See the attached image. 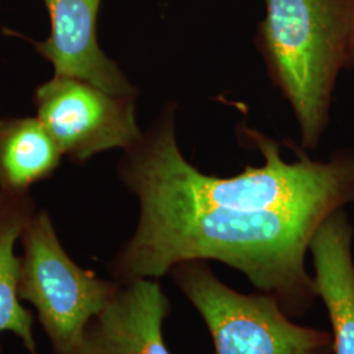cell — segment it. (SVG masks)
Masks as SVG:
<instances>
[{"mask_svg": "<svg viewBox=\"0 0 354 354\" xmlns=\"http://www.w3.org/2000/svg\"><path fill=\"white\" fill-rule=\"evenodd\" d=\"M37 212L30 192L0 190V354L1 335L12 333L28 354L38 353L35 337L36 317L17 295L20 256L15 252L30 218Z\"/></svg>", "mask_w": 354, "mask_h": 354, "instance_id": "9", "label": "cell"}, {"mask_svg": "<svg viewBox=\"0 0 354 354\" xmlns=\"http://www.w3.org/2000/svg\"><path fill=\"white\" fill-rule=\"evenodd\" d=\"M44 4L50 35L44 41H28L51 64L54 75L77 77L113 95L138 96L137 87L100 48L97 17L102 0H44Z\"/></svg>", "mask_w": 354, "mask_h": 354, "instance_id": "6", "label": "cell"}, {"mask_svg": "<svg viewBox=\"0 0 354 354\" xmlns=\"http://www.w3.org/2000/svg\"><path fill=\"white\" fill-rule=\"evenodd\" d=\"M172 304L159 279L121 283L83 330L73 354H172L163 336Z\"/></svg>", "mask_w": 354, "mask_h": 354, "instance_id": "7", "label": "cell"}, {"mask_svg": "<svg viewBox=\"0 0 354 354\" xmlns=\"http://www.w3.org/2000/svg\"><path fill=\"white\" fill-rule=\"evenodd\" d=\"M175 117L176 105L165 104L117 165L140 213L108 264L111 279H160L180 263L212 260L243 273L289 317H304L317 298L306 254L329 215L354 205L353 150L328 160L299 151L286 162L276 140L243 127L264 165L235 176L206 175L180 151Z\"/></svg>", "mask_w": 354, "mask_h": 354, "instance_id": "1", "label": "cell"}, {"mask_svg": "<svg viewBox=\"0 0 354 354\" xmlns=\"http://www.w3.org/2000/svg\"><path fill=\"white\" fill-rule=\"evenodd\" d=\"M168 276L203 319L215 354H333L330 332L295 323L266 292L228 286L205 260L180 263Z\"/></svg>", "mask_w": 354, "mask_h": 354, "instance_id": "3", "label": "cell"}, {"mask_svg": "<svg viewBox=\"0 0 354 354\" xmlns=\"http://www.w3.org/2000/svg\"><path fill=\"white\" fill-rule=\"evenodd\" d=\"M20 244L17 295L35 307L51 354H73L87 324L112 301L121 283L77 266L46 209H37L30 218Z\"/></svg>", "mask_w": 354, "mask_h": 354, "instance_id": "4", "label": "cell"}, {"mask_svg": "<svg viewBox=\"0 0 354 354\" xmlns=\"http://www.w3.org/2000/svg\"><path fill=\"white\" fill-rule=\"evenodd\" d=\"M348 70H354V48L352 51V57H351V61H349V66H348Z\"/></svg>", "mask_w": 354, "mask_h": 354, "instance_id": "11", "label": "cell"}, {"mask_svg": "<svg viewBox=\"0 0 354 354\" xmlns=\"http://www.w3.org/2000/svg\"><path fill=\"white\" fill-rule=\"evenodd\" d=\"M256 45L294 111L304 149H315L328 127L337 77L352 57L354 0H266Z\"/></svg>", "mask_w": 354, "mask_h": 354, "instance_id": "2", "label": "cell"}, {"mask_svg": "<svg viewBox=\"0 0 354 354\" xmlns=\"http://www.w3.org/2000/svg\"><path fill=\"white\" fill-rule=\"evenodd\" d=\"M354 228L345 209L317 228L310 243L317 298L327 310L333 354H354Z\"/></svg>", "mask_w": 354, "mask_h": 354, "instance_id": "8", "label": "cell"}, {"mask_svg": "<svg viewBox=\"0 0 354 354\" xmlns=\"http://www.w3.org/2000/svg\"><path fill=\"white\" fill-rule=\"evenodd\" d=\"M62 158L37 115L0 117V190L30 192L55 174Z\"/></svg>", "mask_w": 354, "mask_h": 354, "instance_id": "10", "label": "cell"}, {"mask_svg": "<svg viewBox=\"0 0 354 354\" xmlns=\"http://www.w3.org/2000/svg\"><path fill=\"white\" fill-rule=\"evenodd\" d=\"M33 105L64 156L75 165L113 149L124 151L142 136L137 97L113 95L73 76L53 74L35 89Z\"/></svg>", "mask_w": 354, "mask_h": 354, "instance_id": "5", "label": "cell"}]
</instances>
